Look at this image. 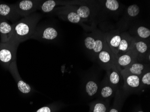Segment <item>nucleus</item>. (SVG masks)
Returning <instances> with one entry per match:
<instances>
[{
  "mask_svg": "<svg viewBox=\"0 0 150 112\" xmlns=\"http://www.w3.org/2000/svg\"><path fill=\"white\" fill-rule=\"evenodd\" d=\"M42 18V14L34 13L12 24V37L11 41L19 44L31 39Z\"/></svg>",
  "mask_w": 150,
  "mask_h": 112,
  "instance_id": "nucleus-1",
  "label": "nucleus"
},
{
  "mask_svg": "<svg viewBox=\"0 0 150 112\" xmlns=\"http://www.w3.org/2000/svg\"><path fill=\"white\" fill-rule=\"evenodd\" d=\"M19 44L13 42L0 43V64L5 70H9V66L16 61V53Z\"/></svg>",
  "mask_w": 150,
  "mask_h": 112,
  "instance_id": "nucleus-2",
  "label": "nucleus"
},
{
  "mask_svg": "<svg viewBox=\"0 0 150 112\" xmlns=\"http://www.w3.org/2000/svg\"><path fill=\"white\" fill-rule=\"evenodd\" d=\"M42 2L38 0H22L17 2L15 6L18 15L23 18L36 13Z\"/></svg>",
  "mask_w": 150,
  "mask_h": 112,
  "instance_id": "nucleus-3",
  "label": "nucleus"
},
{
  "mask_svg": "<svg viewBox=\"0 0 150 112\" xmlns=\"http://www.w3.org/2000/svg\"><path fill=\"white\" fill-rule=\"evenodd\" d=\"M58 31L50 26H37L31 39L39 41H52L58 37Z\"/></svg>",
  "mask_w": 150,
  "mask_h": 112,
  "instance_id": "nucleus-4",
  "label": "nucleus"
},
{
  "mask_svg": "<svg viewBox=\"0 0 150 112\" xmlns=\"http://www.w3.org/2000/svg\"><path fill=\"white\" fill-rule=\"evenodd\" d=\"M84 46L88 51L97 56L107 45L106 39L99 37L88 36L85 38Z\"/></svg>",
  "mask_w": 150,
  "mask_h": 112,
  "instance_id": "nucleus-5",
  "label": "nucleus"
},
{
  "mask_svg": "<svg viewBox=\"0 0 150 112\" xmlns=\"http://www.w3.org/2000/svg\"><path fill=\"white\" fill-rule=\"evenodd\" d=\"M17 83L18 88L21 93L24 95H29L33 92L30 85L24 81L20 76L17 66L16 61L11 64L8 70Z\"/></svg>",
  "mask_w": 150,
  "mask_h": 112,
  "instance_id": "nucleus-6",
  "label": "nucleus"
},
{
  "mask_svg": "<svg viewBox=\"0 0 150 112\" xmlns=\"http://www.w3.org/2000/svg\"><path fill=\"white\" fill-rule=\"evenodd\" d=\"M0 17L7 21H10L13 24L20 20V16L16 10L15 4H7L0 2Z\"/></svg>",
  "mask_w": 150,
  "mask_h": 112,
  "instance_id": "nucleus-7",
  "label": "nucleus"
},
{
  "mask_svg": "<svg viewBox=\"0 0 150 112\" xmlns=\"http://www.w3.org/2000/svg\"><path fill=\"white\" fill-rule=\"evenodd\" d=\"M97 60L100 64L105 69H109L115 65V55L108 46V44L103 50L97 56Z\"/></svg>",
  "mask_w": 150,
  "mask_h": 112,
  "instance_id": "nucleus-8",
  "label": "nucleus"
},
{
  "mask_svg": "<svg viewBox=\"0 0 150 112\" xmlns=\"http://www.w3.org/2000/svg\"><path fill=\"white\" fill-rule=\"evenodd\" d=\"M137 58L131 49L128 52L119 56H115V65L120 70H123L130 65L133 62L137 61Z\"/></svg>",
  "mask_w": 150,
  "mask_h": 112,
  "instance_id": "nucleus-9",
  "label": "nucleus"
},
{
  "mask_svg": "<svg viewBox=\"0 0 150 112\" xmlns=\"http://www.w3.org/2000/svg\"><path fill=\"white\" fill-rule=\"evenodd\" d=\"M57 13L61 18L71 23L77 24L83 21L77 13L71 8L70 6H65L59 9Z\"/></svg>",
  "mask_w": 150,
  "mask_h": 112,
  "instance_id": "nucleus-10",
  "label": "nucleus"
},
{
  "mask_svg": "<svg viewBox=\"0 0 150 112\" xmlns=\"http://www.w3.org/2000/svg\"><path fill=\"white\" fill-rule=\"evenodd\" d=\"M124 82V88L129 91H137L142 87L141 77L135 75L122 74Z\"/></svg>",
  "mask_w": 150,
  "mask_h": 112,
  "instance_id": "nucleus-11",
  "label": "nucleus"
},
{
  "mask_svg": "<svg viewBox=\"0 0 150 112\" xmlns=\"http://www.w3.org/2000/svg\"><path fill=\"white\" fill-rule=\"evenodd\" d=\"M12 24L8 21L0 17V37L1 43L11 42L12 37Z\"/></svg>",
  "mask_w": 150,
  "mask_h": 112,
  "instance_id": "nucleus-12",
  "label": "nucleus"
},
{
  "mask_svg": "<svg viewBox=\"0 0 150 112\" xmlns=\"http://www.w3.org/2000/svg\"><path fill=\"white\" fill-rule=\"evenodd\" d=\"M148 65L138 61L133 62L130 65L123 70H120L121 74L135 75L141 77L148 70Z\"/></svg>",
  "mask_w": 150,
  "mask_h": 112,
  "instance_id": "nucleus-13",
  "label": "nucleus"
},
{
  "mask_svg": "<svg viewBox=\"0 0 150 112\" xmlns=\"http://www.w3.org/2000/svg\"><path fill=\"white\" fill-rule=\"evenodd\" d=\"M108 82L115 88L123 80L120 69L115 65L108 69Z\"/></svg>",
  "mask_w": 150,
  "mask_h": 112,
  "instance_id": "nucleus-14",
  "label": "nucleus"
},
{
  "mask_svg": "<svg viewBox=\"0 0 150 112\" xmlns=\"http://www.w3.org/2000/svg\"><path fill=\"white\" fill-rule=\"evenodd\" d=\"M148 44L144 41L132 39L130 49L134 53L137 60H140L145 57L148 52Z\"/></svg>",
  "mask_w": 150,
  "mask_h": 112,
  "instance_id": "nucleus-15",
  "label": "nucleus"
},
{
  "mask_svg": "<svg viewBox=\"0 0 150 112\" xmlns=\"http://www.w3.org/2000/svg\"><path fill=\"white\" fill-rule=\"evenodd\" d=\"M132 39L129 37L123 35L119 46L118 48L115 56L123 54L130 50L132 44Z\"/></svg>",
  "mask_w": 150,
  "mask_h": 112,
  "instance_id": "nucleus-16",
  "label": "nucleus"
},
{
  "mask_svg": "<svg viewBox=\"0 0 150 112\" xmlns=\"http://www.w3.org/2000/svg\"><path fill=\"white\" fill-rule=\"evenodd\" d=\"M122 37V35L121 36L120 34H115L111 37H109L108 39L107 38L106 39L108 46L115 55L117 53Z\"/></svg>",
  "mask_w": 150,
  "mask_h": 112,
  "instance_id": "nucleus-17",
  "label": "nucleus"
},
{
  "mask_svg": "<svg viewBox=\"0 0 150 112\" xmlns=\"http://www.w3.org/2000/svg\"><path fill=\"white\" fill-rule=\"evenodd\" d=\"M98 84L93 80H89L86 83L85 86V92L88 96L93 97L98 92Z\"/></svg>",
  "mask_w": 150,
  "mask_h": 112,
  "instance_id": "nucleus-18",
  "label": "nucleus"
},
{
  "mask_svg": "<svg viewBox=\"0 0 150 112\" xmlns=\"http://www.w3.org/2000/svg\"><path fill=\"white\" fill-rule=\"evenodd\" d=\"M70 6L72 10L77 13V15L82 20L87 19L90 16L91 9L88 6L83 5L78 7L73 6Z\"/></svg>",
  "mask_w": 150,
  "mask_h": 112,
  "instance_id": "nucleus-19",
  "label": "nucleus"
},
{
  "mask_svg": "<svg viewBox=\"0 0 150 112\" xmlns=\"http://www.w3.org/2000/svg\"><path fill=\"white\" fill-rule=\"evenodd\" d=\"M108 110L109 105L108 103L103 101H98L91 104L88 112H108Z\"/></svg>",
  "mask_w": 150,
  "mask_h": 112,
  "instance_id": "nucleus-20",
  "label": "nucleus"
},
{
  "mask_svg": "<svg viewBox=\"0 0 150 112\" xmlns=\"http://www.w3.org/2000/svg\"><path fill=\"white\" fill-rule=\"evenodd\" d=\"M57 6V1L54 0H48L42 1L40 3L38 10L43 13H49L52 12Z\"/></svg>",
  "mask_w": 150,
  "mask_h": 112,
  "instance_id": "nucleus-21",
  "label": "nucleus"
},
{
  "mask_svg": "<svg viewBox=\"0 0 150 112\" xmlns=\"http://www.w3.org/2000/svg\"><path fill=\"white\" fill-rule=\"evenodd\" d=\"M115 88L108 82L101 87L99 92L100 97L103 99H108L112 97L115 93Z\"/></svg>",
  "mask_w": 150,
  "mask_h": 112,
  "instance_id": "nucleus-22",
  "label": "nucleus"
},
{
  "mask_svg": "<svg viewBox=\"0 0 150 112\" xmlns=\"http://www.w3.org/2000/svg\"><path fill=\"white\" fill-rule=\"evenodd\" d=\"M61 105L58 104L53 103L43 107L35 112H57L61 108Z\"/></svg>",
  "mask_w": 150,
  "mask_h": 112,
  "instance_id": "nucleus-23",
  "label": "nucleus"
},
{
  "mask_svg": "<svg viewBox=\"0 0 150 112\" xmlns=\"http://www.w3.org/2000/svg\"><path fill=\"white\" fill-rule=\"evenodd\" d=\"M107 9L112 11H115L119 8L120 4L117 0H107L105 3Z\"/></svg>",
  "mask_w": 150,
  "mask_h": 112,
  "instance_id": "nucleus-24",
  "label": "nucleus"
},
{
  "mask_svg": "<svg viewBox=\"0 0 150 112\" xmlns=\"http://www.w3.org/2000/svg\"><path fill=\"white\" fill-rule=\"evenodd\" d=\"M137 34L142 39H147L150 36V29L144 26H140L137 30Z\"/></svg>",
  "mask_w": 150,
  "mask_h": 112,
  "instance_id": "nucleus-25",
  "label": "nucleus"
},
{
  "mask_svg": "<svg viewBox=\"0 0 150 112\" xmlns=\"http://www.w3.org/2000/svg\"><path fill=\"white\" fill-rule=\"evenodd\" d=\"M140 12V8L137 5H132L129 6L127 9V13L131 17L137 16Z\"/></svg>",
  "mask_w": 150,
  "mask_h": 112,
  "instance_id": "nucleus-26",
  "label": "nucleus"
},
{
  "mask_svg": "<svg viewBox=\"0 0 150 112\" xmlns=\"http://www.w3.org/2000/svg\"><path fill=\"white\" fill-rule=\"evenodd\" d=\"M140 78L142 87L150 86V72L149 69L147 70L141 76Z\"/></svg>",
  "mask_w": 150,
  "mask_h": 112,
  "instance_id": "nucleus-27",
  "label": "nucleus"
},
{
  "mask_svg": "<svg viewBox=\"0 0 150 112\" xmlns=\"http://www.w3.org/2000/svg\"><path fill=\"white\" fill-rule=\"evenodd\" d=\"M119 102H117V101L115 102L114 104L112 107V108L110 109H109L108 112H119Z\"/></svg>",
  "mask_w": 150,
  "mask_h": 112,
  "instance_id": "nucleus-28",
  "label": "nucleus"
},
{
  "mask_svg": "<svg viewBox=\"0 0 150 112\" xmlns=\"http://www.w3.org/2000/svg\"><path fill=\"white\" fill-rule=\"evenodd\" d=\"M137 112H144V111H142V110H138V111H137Z\"/></svg>",
  "mask_w": 150,
  "mask_h": 112,
  "instance_id": "nucleus-29",
  "label": "nucleus"
}]
</instances>
